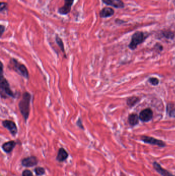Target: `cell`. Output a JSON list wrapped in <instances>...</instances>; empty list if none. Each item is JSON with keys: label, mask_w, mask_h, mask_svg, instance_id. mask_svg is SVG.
Instances as JSON below:
<instances>
[{"label": "cell", "mask_w": 175, "mask_h": 176, "mask_svg": "<svg viewBox=\"0 0 175 176\" xmlns=\"http://www.w3.org/2000/svg\"><path fill=\"white\" fill-rule=\"evenodd\" d=\"M3 64L1 62L0 66V94L3 99L15 98V94L11 90L10 83L4 75Z\"/></svg>", "instance_id": "1"}, {"label": "cell", "mask_w": 175, "mask_h": 176, "mask_svg": "<svg viewBox=\"0 0 175 176\" xmlns=\"http://www.w3.org/2000/svg\"><path fill=\"white\" fill-rule=\"evenodd\" d=\"M32 99V94L26 91L23 93L22 98L18 104L19 110L25 123L27 122L30 114V103Z\"/></svg>", "instance_id": "2"}, {"label": "cell", "mask_w": 175, "mask_h": 176, "mask_svg": "<svg viewBox=\"0 0 175 176\" xmlns=\"http://www.w3.org/2000/svg\"><path fill=\"white\" fill-rule=\"evenodd\" d=\"M8 69L13 71L23 78L29 79V73L25 65L20 62L15 58H11L8 65Z\"/></svg>", "instance_id": "3"}, {"label": "cell", "mask_w": 175, "mask_h": 176, "mask_svg": "<svg viewBox=\"0 0 175 176\" xmlns=\"http://www.w3.org/2000/svg\"><path fill=\"white\" fill-rule=\"evenodd\" d=\"M144 39L145 37L143 33L136 32L132 36V41L129 45V48L132 50H135L138 45L144 41Z\"/></svg>", "instance_id": "4"}, {"label": "cell", "mask_w": 175, "mask_h": 176, "mask_svg": "<svg viewBox=\"0 0 175 176\" xmlns=\"http://www.w3.org/2000/svg\"><path fill=\"white\" fill-rule=\"evenodd\" d=\"M2 124L4 128L9 131L12 136L15 137L17 135L18 132V129L17 125L13 120H5L2 121Z\"/></svg>", "instance_id": "5"}, {"label": "cell", "mask_w": 175, "mask_h": 176, "mask_svg": "<svg viewBox=\"0 0 175 176\" xmlns=\"http://www.w3.org/2000/svg\"><path fill=\"white\" fill-rule=\"evenodd\" d=\"M141 140L144 143L149 144L156 145L158 146L163 148L166 146V144L164 141L160 140L159 139H157L154 137H148V136H142L141 137Z\"/></svg>", "instance_id": "6"}, {"label": "cell", "mask_w": 175, "mask_h": 176, "mask_svg": "<svg viewBox=\"0 0 175 176\" xmlns=\"http://www.w3.org/2000/svg\"><path fill=\"white\" fill-rule=\"evenodd\" d=\"M39 163V159L37 157L31 156L24 157L21 160V164L23 166L27 168L32 167L37 165Z\"/></svg>", "instance_id": "7"}, {"label": "cell", "mask_w": 175, "mask_h": 176, "mask_svg": "<svg viewBox=\"0 0 175 176\" xmlns=\"http://www.w3.org/2000/svg\"><path fill=\"white\" fill-rule=\"evenodd\" d=\"M74 0H64V5L59 8L58 13L60 15H66L71 12Z\"/></svg>", "instance_id": "8"}, {"label": "cell", "mask_w": 175, "mask_h": 176, "mask_svg": "<svg viewBox=\"0 0 175 176\" xmlns=\"http://www.w3.org/2000/svg\"><path fill=\"white\" fill-rule=\"evenodd\" d=\"M154 169L157 172L162 176H175L171 172L168 171L167 169L163 168L160 164L157 161H154L153 163Z\"/></svg>", "instance_id": "9"}, {"label": "cell", "mask_w": 175, "mask_h": 176, "mask_svg": "<svg viewBox=\"0 0 175 176\" xmlns=\"http://www.w3.org/2000/svg\"><path fill=\"white\" fill-rule=\"evenodd\" d=\"M17 144L15 141L10 140L3 143L2 145V149L6 154H10L13 151Z\"/></svg>", "instance_id": "10"}, {"label": "cell", "mask_w": 175, "mask_h": 176, "mask_svg": "<svg viewBox=\"0 0 175 176\" xmlns=\"http://www.w3.org/2000/svg\"><path fill=\"white\" fill-rule=\"evenodd\" d=\"M153 112L151 109L147 108L141 112L139 115V118L143 122H149L152 119Z\"/></svg>", "instance_id": "11"}, {"label": "cell", "mask_w": 175, "mask_h": 176, "mask_svg": "<svg viewBox=\"0 0 175 176\" xmlns=\"http://www.w3.org/2000/svg\"><path fill=\"white\" fill-rule=\"evenodd\" d=\"M68 156L69 154L67 151L63 147H61L58 150L56 159L59 162H63L67 159Z\"/></svg>", "instance_id": "12"}, {"label": "cell", "mask_w": 175, "mask_h": 176, "mask_svg": "<svg viewBox=\"0 0 175 176\" xmlns=\"http://www.w3.org/2000/svg\"><path fill=\"white\" fill-rule=\"evenodd\" d=\"M104 4L112 7L120 8L124 7V3L121 0H102Z\"/></svg>", "instance_id": "13"}, {"label": "cell", "mask_w": 175, "mask_h": 176, "mask_svg": "<svg viewBox=\"0 0 175 176\" xmlns=\"http://www.w3.org/2000/svg\"><path fill=\"white\" fill-rule=\"evenodd\" d=\"M114 14V9L112 8L106 7L103 8L101 10L100 13H99V16L101 18H106L111 17Z\"/></svg>", "instance_id": "14"}, {"label": "cell", "mask_w": 175, "mask_h": 176, "mask_svg": "<svg viewBox=\"0 0 175 176\" xmlns=\"http://www.w3.org/2000/svg\"><path fill=\"white\" fill-rule=\"evenodd\" d=\"M55 41H56L57 45H58L59 48H60V50H61L62 52L65 54V48H64L63 41L58 35H56Z\"/></svg>", "instance_id": "15"}, {"label": "cell", "mask_w": 175, "mask_h": 176, "mask_svg": "<svg viewBox=\"0 0 175 176\" xmlns=\"http://www.w3.org/2000/svg\"><path fill=\"white\" fill-rule=\"evenodd\" d=\"M129 121L131 125L135 126L139 122V117L136 114H132L129 115Z\"/></svg>", "instance_id": "16"}, {"label": "cell", "mask_w": 175, "mask_h": 176, "mask_svg": "<svg viewBox=\"0 0 175 176\" xmlns=\"http://www.w3.org/2000/svg\"><path fill=\"white\" fill-rule=\"evenodd\" d=\"M34 172L37 176H43L44 175H45V169L43 167H36L35 169H34Z\"/></svg>", "instance_id": "17"}, {"label": "cell", "mask_w": 175, "mask_h": 176, "mask_svg": "<svg viewBox=\"0 0 175 176\" xmlns=\"http://www.w3.org/2000/svg\"><path fill=\"white\" fill-rule=\"evenodd\" d=\"M139 101V98L137 97H132L128 99V100H127V104L128 105V106H130V107H132L136 105Z\"/></svg>", "instance_id": "18"}, {"label": "cell", "mask_w": 175, "mask_h": 176, "mask_svg": "<svg viewBox=\"0 0 175 176\" xmlns=\"http://www.w3.org/2000/svg\"><path fill=\"white\" fill-rule=\"evenodd\" d=\"M168 112L170 117H175V105L174 104H168Z\"/></svg>", "instance_id": "19"}, {"label": "cell", "mask_w": 175, "mask_h": 176, "mask_svg": "<svg viewBox=\"0 0 175 176\" xmlns=\"http://www.w3.org/2000/svg\"><path fill=\"white\" fill-rule=\"evenodd\" d=\"M8 4L7 3L2 2L0 3V12L2 13L3 11H6L8 9Z\"/></svg>", "instance_id": "20"}, {"label": "cell", "mask_w": 175, "mask_h": 176, "mask_svg": "<svg viewBox=\"0 0 175 176\" xmlns=\"http://www.w3.org/2000/svg\"><path fill=\"white\" fill-rule=\"evenodd\" d=\"M22 176H34L32 172V171L28 169H26L24 171H23L22 173Z\"/></svg>", "instance_id": "21"}, {"label": "cell", "mask_w": 175, "mask_h": 176, "mask_svg": "<svg viewBox=\"0 0 175 176\" xmlns=\"http://www.w3.org/2000/svg\"><path fill=\"white\" fill-rule=\"evenodd\" d=\"M76 126L78 127L79 128L82 130H84V127L83 124V123H82V120L79 117L78 120H77L76 122Z\"/></svg>", "instance_id": "22"}, {"label": "cell", "mask_w": 175, "mask_h": 176, "mask_svg": "<svg viewBox=\"0 0 175 176\" xmlns=\"http://www.w3.org/2000/svg\"><path fill=\"white\" fill-rule=\"evenodd\" d=\"M149 82H151L153 85H158L159 81L158 79L155 78V77H153V78H151L149 79Z\"/></svg>", "instance_id": "23"}, {"label": "cell", "mask_w": 175, "mask_h": 176, "mask_svg": "<svg viewBox=\"0 0 175 176\" xmlns=\"http://www.w3.org/2000/svg\"><path fill=\"white\" fill-rule=\"evenodd\" d=\"M5 31V26L3 25H0V36L2 37V35H3L4 32Z\"/></svg>", "instance_id": "24"}, {"label": "cell", "mask_w": 175, "mask_h": 176, "mask_svg": "<svg viewBox=\"0 0 175 176\" xmlns=\"http://www.w3.org/2000/svg\"><path fill=\"white\" fill-rule=\"evenodd\" d=\"M164 35L167 38H171V37H173V36H171V35L174 36L173 34L171 35V33H165Z\"/></svg>", "instance_id": "25"}, {"label": "cell", "mask_w": 175, "mask_h": 176, "mask_svg": "<svg viewBox=\"0 0 175 176\" xmlns=\"http://www.w3.org/2000/svg\"></svg>", "instance_id": "26"}]
</instances>
